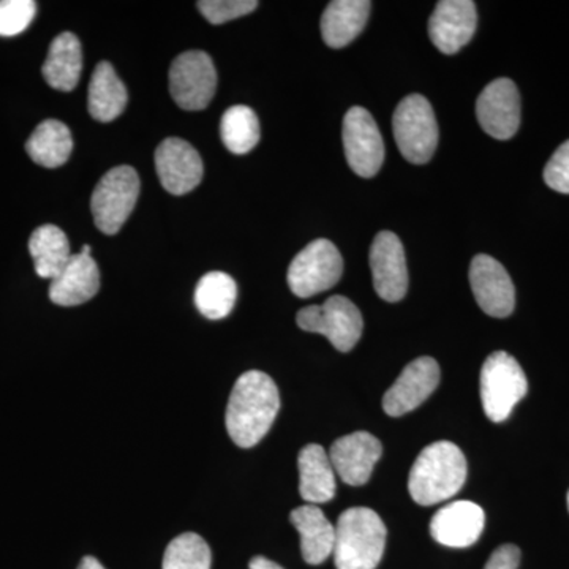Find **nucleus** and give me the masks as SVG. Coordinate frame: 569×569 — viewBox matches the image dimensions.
I'll return each instance as SVG.
<instances>
[{"label": "nucleus", "instance_id": "c85d7f7f", "mask_svg": "<svg viewBox=\"0 0 569 569\" xmlns=\"http://www.w3.org/2000/svg\"><path fill=\"white\" fill-rule=\"evenodd\" d=\"M212 553L200 535L182 533L164 550L162 569H211Z\"/></svg>", "mask_w": 569, "mask_h": 569}, {"label": "nucleus", "instance_id": "bb28decb", "mask_svg": "<svg viewBox=\"0 0 569 569\" xmlns=\"http://www.w3.org/2000/svg\"><path fill=\"white\" fill-rule=\"evenodd\" d=\"M238 299V284L233 277L213 271L201 277L194 290V306L208 320H222L230 316Z\"/></svg>", "mask_w": 569, "mask_h": 569}, {"label": "nucleus", "instance_id": "2f4dec72", "mask_svg": "<svg viewBox=\"0 0 569 569\" xmlns=\"http://www.w3.org/2000/svg\"><path fill=\"white\" fill-rule=\"evenodd\" d=\"M545 181L556 192L569 194V140L550 157L545 168Z\"/></svg>", "mask_w": 569, "mask_h": 569}, {"label": "nucleus", "instance_id": "7c9ffc66", "mask_svg": "<svg viewBox=\"0 0 569 569\" xmlns=\"http://www.w3.org/2000/svg\"><path fill=\"white\" fill-rule=\"evenodd\" d=\"M197 6L206 20L217 26L252 13L257 10L258 2L254 0H201Z\"/></svg>", "mask_w": 569, "mask_h": 569}, {"label": "nucleus", "instance_id": "f8f14e48", "mask_svg": "<svg viewBox=\"0 0 569 569\" xmlns=\"http://www.w3.org/2000/svg\"><path fill=\"white\" fill-rule=\"evenodd\" d=\"M440 383V366L433 358H418L402 370L396 383L383 397L385 413L403 417L417 410L436 391Z\"/></svg>", "mask_w": 569, "mask_h": 569}, {"label": "nucleus", "instance_id": "0eeeda50", "mask_svg": "<svg viewBox=\"0 0 569 569\" xmlns=\"http://www.w3.org/2000/svg\"><path fill=\"white\" fill-rule=\"evenodd\" d=\"M296 321L302 331L325 336L342 353L353 350L365 329L361 312L346 296H331L321 306L305 307Z\"/></svg>", "mask_w": 569, "mask_h": 569}, {"label": "nucleus", "instance_id": "4be33fe9", "mask_svg": "<svg viewBox=\"0 0 569 569\" xmlns=\"http://www.w3.org/2000/svg\"><path fill=\"white\" fill-rule=\"evenodd\" d=\"M369 0H335L321 17V36L331 48H343L362 32L369 20Z\"/></svg>", "mask_w": 569, "mask_h": 569}, {"label": "nucleus", "instance_id": "7ed1b4c3", "mask_svg": "<svg viewBox=\"0 0 569 569\" xmlns=\"http://www.w3.org/2000/svg\"><path fill=\"white\" fill-rule=\"evenodd\" d=\"M387 527L370 508H350L336 526L335 563L337 569H376L383 559Z\"/></svg>", "mask_w": 569, "mask_h": 569}, {"label": "nucleus", "instance_id": "f03ea898", "mask_svg": "<svg viewBox=\"0 0 569 569\" xmlns=\"http://www.w3.org/2000/svg\"><path fill=\"white\" fill-rule=\"evenodd\" d=\"M467 479V460L451 441H437L422 449L408 478L410 496L422 507L456 496Z\"/></svg>", "mask_w": 569, "mask_h": 569}, {"label": "nucleus", "instance_id": "f3484780", "mask_svg": "<svg viewBox=\"0 0 569 569\" xmlns=\"http://www.w3.org/2000/svg\"><path fill=\"white\" fill-rule=\"evenodd\" d=\"M477 6L471 0H441L429 20V37L443 54H456L475 36Z\"/></svg>", "mask_w": 569, "mask_h": 569}, {"label": "nucleus", "instance_id": "4468645a", "mask_svg": "<svg viewBox=\"0 0 569 569\" xmlns=\"http://www.w3.org/2000/svg\"><path fill=\"white\" fill-rule=\"evenodd\" d=\"M479 126L496 140H509L520 126V96L515 82L500 78L489 82L477 102Z\"/></svg>", "mask_w": 569, "mask_h": 569}, {"label": "nucleus", "instance_id": "c9c22d12", "mask_svg": "<svg viewBox=\"0 0 569 569\" xmlns=\"http://www.w3.org/2000/svg\"><path fill=\"white\" fill-rule=\"evenodd\" d=\"M568 509H569V492H568Z\"/></svg>", "mask_w": 569, "mask_h": 569}, {"label": "nucleus", "instance_id": "5701e85b", "mask_svg": "<svg viewBox=\"0 0 569 569\" xmlns=\"http://www.w3.org/2000/svg\"><path fill=\"white\" fill-rule=\"evenodd\" d=\"M41 71L44 80L56 91H73L80 82L82 71L80 39L71 32H62L56 37Z\"/></svg>", "mask_w": 569, "mask_h": 569}, {"label": "nucleus", "instance_id": "6ab92c4d", "mask_svg": "<svg viewBox=\"0 0 569 569\" xmlns=\"http://www.w3.org/2000/svg\"><path fill=\"white\" fill-rule=\"evenodd\" d=\"M100 290V271L88 253L71 254L61 274L51 280L50 299L62 307L81 306Z\"/></svg>", "mask_w": 569, "mask_h": 569}, {"label": "nucleus", "instance_id": "a211bd4d", "mask_svg": "<svg viewBox=\"0 0 569 569\" xmlns=\"http://www.w3.org/2000/svg\"><path fill=\"white\" fill-rule=\"evenodd\" d=\"M485 520V511L473 501H452L430 520V535L447 548H468L481 537Z\"/></svg>", "mask_w": 569, "mask_h": 569}, {"label": "nucleus", "instance_id": "c756f323", "mask_svg": "<svg viewBox=\"0 0 569 569\" xmlns=\"http://www.w3.org/2000/svg\"><path fill=\"white\" fill-rule=\"evenodd\" d=\"M37 13L33 0H0V37H14L29 28Z\"/></svg>", "mask_w": 569, "mask_h": 569}, {"label": "nucleus", "instance_id": "ddd939ff", "mask_svg": "<svg viewBox=\"0 0 569 569\" xmlns=\"http://www.w3.org/2000/svg\"><path fill=\"white\" fill-rule=\"evenodd\" d=\"M470 284L482 312L493 318L511 316L516 290L507 269L489 254H477L470 264Z\"/></svg>", "mask_w": 569, "mask_h": 569}, {"label": "nucleus", "instance_id": "9b49d317", "mask_svg": "<svg viewBox=\"0 0 569 569\" xmlns=\"http://www.w3.org/2000/svg\"><path fill=\"white\" fill-rule=\"evenodd\" d=\"M156 170L168 193L181 197L192 192L203 179L200 153L181 138H167L156 151Z\"/></svg>", "mask_w": 569, "mask_h": 569}, {"label": "nucleus", "instance_id": "dca6fc26", "mask_svg": "<svg viewBox=\"0 0 569 569\" xmlns=\"http://www.w3.org/2000/svg\"><path fill=\"white\" fill-rule=\"evenodd\" d=\"M380 440L369 432H355L337 438L329 449V459L337 477L348 486H365L381 458Z\"/></svg>", "mask_w": 569, "mask_h": 569}, {"label": "nucleus", "instance_id": "f704fd0d", "mask_svg": "<svg viewBox=\"0 0 569 569\" xmlns=\"http://www.w3.org/2000/svg\"><path fill=\"white\" fill-rule=\"evenodd\" d=\"M78 569H104L103 565L100 563L99 560L96 559V557H84V559L81 560L80 567Z\"/></svg>", "mask_w": 569, "mask_h": 569}, {"label": "nucleus", "instance_id": "393cba45", "mask_svg": "<svg viewBox=\"0 0 569 569\" xmlns=\"http://www.w3.org/2000/svg\"><path fill=\"white\" fill-rule=\"evenodd\" d=\"M29 157L43 168H59L70 159L73 138L69 127L56 119L43 121L26 142Z\"/></svg>", "mask_w": 569, "mask_h": 569}, {"label": "nucleus", "instance_id": "473e14b6", "mask_svg": "<svg viewBox=\"0 0 569 569\" xmlns=\"http://www.w3.org/2000/svg\"><path fill=\"white\" fill-rule=\"evenodd\" d=\"M520 550L515 545H503L493 550L485 569H518Z\"/></svg>", "mask_w": 569, "mask_h": 569}, {"label": "nucleus", "instance_id": "72a5a7b5", "mask_svg": "<svg viewBox=\"0 0 569 569\" xmlns=\"http://www.w3.org/2000/svg\"><path fill=\"white\" fill-rule=\"evenodd\" d=\"M249 569H283L280 567L279 563H276V561L266 559L263 556H257L253 557L252 560H250Z\"/></svg>", "mask_w": 569, "mask_h": 569}, {"label": "nucleus", "instance_id": "39448f33", "mask_svg": "<svg viewBox=\"0 0 569 569\" xmlns=\"http://www.w3.org/2000/svg\"><path fill=\"white\" fill-rule=\"evenodd\" d=\"M397 148L408 162H429L438 144L436 112L426 97L413 93L397 104L392 116Z\"/></svg>", "mask_w": 569, "mask_h": 569}, {"label": "nucleus", "instance_id": "a878e982", "mask_svg": "<svg viewBox=\"0 0 569 569\" xmlns=\"http://www.w3.org/2000/svg\"><path fill=\"white\" fill-rule=\"evenodd\" d=\"M36 272L41 279H56L71 258L70 242L61 228L43 224L29 239Z\"/></svg>", "mask_w": 569, "mask_h": 569}, {"label": "nucleus", "instance_id": "6e6552de", "mask_svg": "<svg viewBox=\"0 0 569 569\" xmlns=\"http://www.w3.org/2000/svg\"><path fill=\"white\" fill-rule=\"evenodd\" d=\"M343 272V260L328 239H317L305 247L288 268V284L298 298H310L331 290Z\"/></svg>", "mask_w": 569, "mask_h": 569}, {"label": "nucleus", "instance_id": "aec40b11", "mask_svg": "<svg viewBox=\"0 0 569 569\" xmlns=\"http://www.w3.org/2000/svg\"><path fill=\"white\" fill-rule=\"evenodd\" d=\"M299 493L307 505L328 503L336 496V470L320 445H307L298 458Z\"/></svg>", "mask_w": 569, "mask_h": 569}, {"label": "nucleus", "instance_id": "9d476101", "mask_svg": "<svg viewBox=\"0 0 569 569\" xmlns=\"http://www.w3.org/2000/svg\"><path fill=\"white\" fill-rule=\"evenodd\" d=\"M342 137L351 170L361 178H373L385 160V142L373 116L366 108H350Z\"/></svg>", "mask_w": 569, "mask_h": 569}, {"label": "nucleus", "instance_id": "1a4fd4ad", "mask_svg": "<svg viewBox=\"0 0 569 569\" xmlns=\"http://www.w3.org/2000/svg\"><path fill=\"white\" fill-rule=\"evenodd\" d=\"M217 71L204 51H187L171 63L170 92L179 108L201 111L216 96Z\"/></svg>", "mask_w": 569, "mask_h": 569}, {"label": "nucleus", "instance_id": "2eb2a0df", "mask_svg": "<svg viewBox=\"0 0 569 569\" xmlns=\"http://www.w3.org/2000/svg\"><path fill=\"white\" fill-rule=\"evenodd\" d=\"M373 288L381 299L399 302L408 290V269L402 242L391 231H381L370 247Z\"/></svg>", "mask_w": 569, "mask_h": 569}, {"label": "nucleus", "instance_id": "423d86ee", "mask_svg": "<svg viewBox=\"0 0 569 569\" xmlns=\"http://www.w3.org/2000/svg\"><path fill=\"white\" fill-rule=\"evenodd\" d=\"M140 178L132 167H116L97 183L92 193L93 222L102 233H119L140 197Z\"/></svg>", "mask_w": 569, "mask_h": 569}, {"label": "nucleus", "instance_id": "20e7f679", "mask_svg": "<svg viewBox=\"0 0 569 569\" xmlns=\"http://www.w3.org/2000/svg\"><path fill=\"white\" fill-rule=\"evenodd\" d=\"M482 408L492 422L507 421L512 408L529 391L522 367L507 351H496L486 359L479 377Z\"/></svg>", "mask_w": 569, "mask_h": 569}, {"label": "nucleus", "instance_id": "412c9836", "mask_svg": "<svg viewBox=\"0 0 569 569\" xmlns=\"http://www.w3.org/2000/svg\"><path fill=\"white\" fill-rule=\"evenodd\" d=\"M291 523L301 537L302 559L309 565H321L335 552L336 526L326 519L317 505L293 509Z\"/></svg>", "mask_w": 569, "mask_h": 569}, {"label": "nucleus", "instance_id": "b1692460", "mask_svg": "<svg viewBox=\"0 0 569 569\" xmlns=\"http://www.w3.org/2000/svg\"><path fill=\"white\" fill-rule=\"evenodd\" d=\"M129 96L110 62H100L89 82L88 108L96 121L111 122L126 110Z\"/></svg>", "mask_w": 569, "mask_h": 569}, {"label": "nucleus", "instance_id": "f257e3e1", "mask_svg": "<svg viewBox=\"0 0 569 569\" xmlns=\"http://www.w3.org/2000/svg\"><path fill=\"white\" fill-rule=\"evenodd\" d=\"M280 410L279 388L268 373L249 370L236 380L224 425L239 448H253L274 425Z\"/></svg>", "mask_w": 569, "mask_h": 569}, {"label": "nucleus", "instance_id": "cd10ccee", "mask_svg": "<svg viewBox=\"0 0 569 569\" xmlns=\"http://www.w3.org/2000/svg\"><path fill=\"white\" fill-rule=\"evenodd\" d=\"M220 137L224 148L236 156L252 151L261 137L260 122L252 108L246 104L228 108L220 122Z\"/></svg>", "mask_w": 569, "mask_h": 569}]
</instances>
